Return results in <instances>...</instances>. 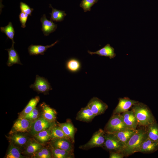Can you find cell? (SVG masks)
<instances>
[{
    "label": "cell",
    "mask_w": 158,
    "mask_h": 158,
    "mask_svg": "<svg viewBox=\"0 0 158 158\" xmlns=\"http://www.w3.org/2000/svg\"><path fill=\"white\" fill-rule=\"evenodd\" d=\"M147 137L146 126H141L136 129L135 133L125 146L122 152L125 157L139 152L142 142Z\"/></svg>",
    "instance_id": "1"
},
{
    "label": "cell",
    "mask_w": 158,
    "mask_h": 158,
    "mask_svg": "<svg viewBox=\"0 0 158 158\" xmlns=\"http://www.w3.org/2000/svg\"><path fill=\"white\" fill-rule=\"evenodd\" d=\"M131 107V110L136 118L138 126H147L156 121L150 110L145 104L139 102Z\"/></svg>",
    "instance_id": "2"
},
{
    "label": "cell",
    "mask_w": 158,
    "mask_h": 158,
    "mask_svg": "<svg viewBox=\"0 0 158 158\" xmlns=\"http://www.w3.org/2000/svg\"><path fill=\"white\" fill-rule=\"evenodd\" d=\"M129 129L124 123L121 114H113L106 125L104 130L112 133Z\"/></svg>",
    "instance_id": "3"
},
{
    "label": "cell",
    "mask_w": 158,
    "mask_h": 158,
    "mask_svg": "<svg viewBox=\"0 0 158 158\" xmlns=\"http://www.w3.org/2000/svg\"><path fill=\"white\" fill-rule=\"evenodd\" d=\"M105 132L100 128L93 134L90 140L86 143L79 147L80 149L87 150L97 147L103 148L105 141Z\"/></svg>",
    "instance_id": "4"
},
{
    "label": "cell",
    "mask_w": 158,
    "mask_h": 158,
    "mask_svg": "<svg viewBox=\"0 0 158 158\" xmlns=\"http://www.w3.org/2000/svg\"><path fill=\"white\" fill-rule=\"evenodd\" d=\"M103 148L109 152H122L124 146L113 133L105 132V141Z\"/></svg>",
    "instance_id": "5"
},
{
    "label": "cell",
    "mask_w": 158,
    "mask_h": 158,
    "mask_svg": "<svg viewBox=\"0 0 158 158\" xmlns=\"http://www.w3.org/2000/svg\"><path fill=\"white\" fill-rule=\"evenodd\" d=\"M30 87L38 93L44 94H48L49 91L52 90L47 79L38 75H36L34 83L30 85Z\"/></svg>",
    "instance_id": "6"
},
{
    "label": "cell",
    "mask_w": 158,
    "mask_h": 158,
    "mask_svg": "<svg viewBox=\"0 0 158 158\" xmlns=\"http://www.w3.org/2000/svg\"><path fill=\"white\" fill-rule=\"evenodd\" d=\"M74 143L68 138H56L51 140V147L65 150L72 152L74 151Z\"/></svg>",
    "instance_id": "7"
},
{
    "label": "cell",
    "mask_w": 158,
    "mask_h": 158,
    "mask_svg": "<svg viewBox=\"0 0 158 158\" xmlns=\"http://www.w3.org/2000/svg\"><path fill=\"white\" fill-rule=\"evenodd\" d=\"M87 105L96 116L104 113L108 107L106 103L96 97L92 98Z\"/></svg>",
    "instance_id": "8"
},
{
    "label": "cell",
    "mask_w": 158,
    "mask_h": 158,
    "mask_svg": "<svg viewBox=\"0 0 158 158\" xmlns=\"http://www.w3.org/2000/svg\"><path fill=\"white\" fill-rule=\"evenodd\" d=\"M54 125V122L48 121L43 117L39 118L32 123L31 133L35 135L41 131L50 128Z\"/></svg>",
    "instance_id": "9"
},
{
    "label": "cell",
    "mask_w": 158,
    "mask_h": 158,
    "mask_svg": "<svg viewBox=\"0 0 158 158\" xmlns=\"http://www.w3.org/2000/svg\"><path fill=\"white\" fill-rule=\"evenodd\" d=\"M139 102L127 97L119 98L118 104L114 110L113 114H121L127 111L133 105Z\"/></svg>",
    "instance_id": "10"
},
{
    "label": "cell",
    "mask_w": 158,
    "mask_h": 158,
    "mask_svg": "<svg viewBox=\"0 0 158 158\" xmlns=\"http://www.w3.org/2000/svg\"><path fill=\"white\" fill-rule=\"evenodd\" d=\"M32 124L30 120L20 118L14 124L13 129L15 132H25L31 129Z\"/></svg>",
    "instance_id": "11"
},
{
    "label": "cell",
    "mask_w": 158,
    "mask_h": 158,
    "mask_svg": "<svg viewBox=\"0 0 158 158\" xmlns=\"http://www.w3.org/2000/svg\"><path fill=\"white\" fill-rule=\"evenodd\" d=\"M123 121L128 128L136 130L138 124L136 118L132 110L121 114Z\"/></svg>",
    "instance_id": "12"
},
{
    "label": "cell",
    "mask_w": 158,
    "mask_h": 158,
    "mask_svg": "<svg viewBox=\"0 0 158 158\" xmlns=\"http://www.w3.org/2000/svg\"><path fill=\"white\" fill-rule=\"evenodd\" d=\"M96 116L87 105L81 108L77 113L75 119L80 121L88 123L91 122Z\"/></svg>",
    "instance_id": "13"
},
{
    "label": "cell",
    "mask_w": 158,
    "mask_h": 158,
    "mask_svg": "<svg viewBox=\"0 0 158 158\" xmlns=\"http://www.w3.org/2000/svg\"><path fill=\"white\" fill-rule=\"evenodd\" d=\"M158 149V142L153 141L147 137L142 142L139 152L150 153L154 152Z\"/></svg>",
    "instance_id": "14"
},
{
    "label": "cell",
    "mask_w": 158,
    "mask_h": 158,
    "mask_svg": "<svg viewBox=\"0 0 158 158\" xmlns=\"http://www.w3.org/2000/svg\"><path fill=\"white\" fill-rule=\"evenodd\" d=\"M42 23L41 30L45 36H48L50 33L55 31L57 28V25L52 21L48 20L44 14L40 19Z\"/></svg>",
    "instance_id": "15"
},
{
    "label": "cell",
    "mask_w": 158,
    "mask_h": 158,
    "mask_svg": "<svg viewBox=\"0 0 158 158\" xmlns=\"http://www.w3.org/2000/svg\"><path fill=\"white\" fill-rule=\"evenodd\" d=\"M59 126L66 135L74 143L75 135L76 129L71 121L69 119L66 122L59 123Z\"/></svg>",
    "instance_id": "16"
},
{
    "label": "cell",
    "mask_w": 158,
    "mask_h": 158,
    "mask_svg": "<svg viewBox=\"0 0 158 158\" xmlns=\"http://www.w3.org/2000/svg\"><path fill=\"white\" fill-rule=\"evenodd\" d=\"M58 42L57 40L50 45L46 46L31 44L28 48V52L30 55H43L48 48L54 46Z\"/></svg>",
    "instance_id": "17"
},
{
    "label": "cell",
    "mask_w": 158,
    "mask_h": 158,
    "mask_svg": "<svg viewBox=\"0 0 158 158\" xmlns=\"http://www.w3.org/2000/svg\"><path fill=\"white\" fill-rule=\"evenodd\" d=\"M87 52L92 55L97 54L99 56L108 57L110 59L114 58L116 56L114 48L109 44H107L103 47L95 52H92L88 50Z\"/></svg>",
    "instance_id": "18"
},
{
    "label": "cell",
    "mask_w": 158,
    "mask_h": 158,
    "mask_svg": "<svg viewBox=\"0 0 158 158\" xmlns=\"http://www.w3.org/2000/svg\"><path fill=\"white\" fill-rule=\"evenodd\" d=\"M6 50L8 51V58L6 63L8 66L10 67L16 64L23 65L18 52L14 48V44H12L10 49H6Z\"/></svg>",
    "instance_id": "19"
},
{
    "label": "cell",
    "mask_w": 158,
    "mask_h": 158,
    "mask_svg": "<svg viewBox=\"0 0 158 158\" xmlns=\"http://www.w3.org/2000/svg\"><path fill=\"white\" fill-rule=\"evenodd\" d=\"M40 106L43 117L48 121L54 123L56 118V112L55 110L44 102L41 104Z\"/></svg>",
    "instance_id": "20"
},
{
    "label": "cell",
    "mask_w": 158,
    "mask_h": 158,
    "mask_svg": "<svg viewBox=\"0 0 158 158\" xmlns=\"http://www.w3.org/2000/svg\"><path fill=\"white\" fill-rule=\"evenodd\" d=\"M136 130L128 129L119 131L112 133L121 142L124 147L129 140L134 134Z\"/></svg>",
    "instance_id": "21"
},
{
    "label": "cell",
    "mask_w": 158,
    "mask_h": 158,
    "mask_svg": "<svg viewBox=\"0 0 158 158\" xmlns=\"http://www.w3.org/2000/svg\"><path fill=\"white\" fill-rule=\"evenodd\" d=\"M51 147L52 157L54 158H73L74 157L73 152L63 149Z\"/></svg>",
    "instance_id": "22"
},
{
    "label": "cell",
    "mask_w": 158,
    "mask_h": 158,
    "mask_svg": "<svg viewBox=\"0 0 158 158\" xmlns=\"http://www.w3.org/2000/svg\"><path fill=\"white\" fill-rule=\"evenodd\" d=\"M146 127L148 137L153 141L158 142V124L157 121Z\"/></svg>",
    "instance_id": "23"
},
{
    "label": "cell",
    "mask_w": 158,
    "mask_h": 158,
    "mask_svg": "<svg viewBox=\"0 0 158 158\" xmlns=\"http://www.w3.org/2000/svg\"><path fill=\"white\" fill-rule=\"evenodd\" d=\"M28 143L25 150L27 154H34L42 148V145L35 140H31Z\"/></svg>",
    "instance_id": "24"
},
{
    "label": "cell",
    "mask_w": 158,
    "mask_h": 158,
    "mask_svg": "<svg viewBox=\"0 0 158 158\" xmlns=\"http://www.w3.org/2000/svg\"><path fill=\"white\" fill-rule=\"evenodd\" d=\"M49 7L52 9L51 12L49 13L51 15L50 20L56 22L62 21L66 15L65 11L54 8L51 4H49Z\"/></svg>",
    "instance_id": "25"
},
{
    "label": "cell",
    "mask_w": 158,
    "mask_h": 158,
    "mask_svg": "<svg viewBox=\"0 0 158 158\" xmlns=\"http://www.w3.org/2000/svg\"><path fill=\"white\" fill-rule=\"evenodd\" d=\"M66 68L71 72H76L81 68V64L79 61L75 58H71L66 62Z\"/></svg>",
    "instance_id": "26"
},
{
    "label": "cell",
    "mask_w": 158,
    "mask_h": 158,
    "mask_svg": "<svg viewBox=\"0 0 158 158\" xmlns=\"http://www.w3.org/2000/svg\"><path fill=\"white\" fill-rule=\"evenodd\" d=\"M40 100V97L38 96L32 98L22 111L21 118H23L25 115L30 112L36 108Z\"/></svg>",
    "instance_id": "27"
},
{
    "label": "cell",
    "mask_w": 158,
    "mask_h": 158,
    "mask_svg": "<svg viewBox=\"0 0 158 158\" xmlns=\"http://www.w3.org/2000/svg\"><path fill=\"white\" fill-rule=\"evenodd\" d=\"M50 129L51 131V140L59 138H68L66 135L59 125L56 126L54 124L50 128Z\"/></svg>",
    "instance_id": "28"
},
{
    "label": "cell",
    "mask_w": 158,
    "mask_h": 158,
    "mask_svg": "<svg viewBox=\"0 0 158 158\" xmlns=\"http://www.w3.org/2000/svg\"><path fill=\"white\" fill-rule=\"evenodd\" d=\"M0 30L2 32L6 34L8 38L11 40L12 44L15 43L14 40L15 31L11 22H9L7 26L4 27H1Z\"/></svg>",
    "instance_id": "29"
},
{
    "label": "cell",
    "mask_w": 158,
    "mask_h": 158,
    "mask_svg": "<svg viewBox=\"0 0 158 158\" xmlns=\"http://www.w3.org/2000/svg\"><path fill=\"white\" fill-rule=\"evenodd\" d=\"M10 139L14 144L20 146L25 145L28 141V138L26 136L20 133L13 135Z\"/></svg>",
    "instance_id": "30"
},
{
    "label": "cell",
    "mask_w": 158,
    "mask_h": 158,
    "mask_svg": "<svg viewBox=\"0 0 158 158\" xmlns=\"http://www.w3.org/2000/svg\"><path fill=\"white\" fill-rule=\"evenodd\" d=\"M51 131L49 128L41 131L34 136L39 141L44 142L51 139Z\"/></svg>",
    "instance_id": "31"
},
{
    "label": "cell",
    "mask_w": 158,
    "mask_h": 158,
    "mask_svg": "<svg viewBox=\"0 0 158 158\" xmlns=\"http://www.w3.org/2000/svg\"><path fill=\"white\" fill-rule=\"evenodd\" d=\"M19 149L16 147L11 145L6 154V158H23Z\"/></svg>",
    "instance_id": "32"
},
{
    "label": "cell",
    "mask_w": 158,
    "mask_h": 158,
    "mask_svg": "<svg viewBox=\"0 0 158 158\" xmlns=\"http://www.w3.org/2000/svg\"><path fill=\"white\" fill-rule=\"evenodd\" d=\"M98 0H82L80 4V6L82 8L84 12L90 11L91 7L97 3Z\"/></svg>",
    "instance_id": "33"
},
{
    "label": "cell",
    "mask_w": 158,
    "mask_h": 158,
    "mask_svg": "<svg viewBox=\"0 0 158 158\" xmlns=\"http://www.w3.org/2000/svg\"><path fill=\"white\" fill-rule=\"evenodd\" d=\"M20 7L21 12L26 13L29 16H32V13L34 10L33 8H31L25 3L22 2H20Z\"/></svg>",
    "instance_id": "34"
},
{
    "label": "cell",
    "mask_w": 158,
    "mask_h": 158,
    "mask_svg": "<svg viewBox=\"0 0 158 158\" xmlns=\"http://www.w3.org/2000/svg\"><path fill=\"white\" fill-rule=\"evenodd\" d=\"M28 16V14L21 12L20 14L19 17L22 28H24L26 27V23Z\"/></svg>",
    "instance_id": "35"
},
{
    "label": "cell",
    "mask_w": 158,
    "mask_h": 158,
    "mask_svg": "<svg viewBox=\"0 0 158 158\" xmlns=\"http://www.w3.org/2000/svg\"><path fill=\"white\" fill-rule=\"evenodd\" d=\"M124 157L125 155L121 152H109V158H123Z\"/></svg>",
    "instance_id": "36"
},
{
    "label": "cell",
    "mask_w": 158,
    "mask_h": 158,
    "mask_svg": "<svg viewBox=\"0 0 158 158\" xmlns=\"http://www.w3.org/2000/svg\"><path fill=\"white\" fill-rule=\"evenodd\" d=\"M44 156L45 158H51L52 157L51 151H50L47 148H42L40 150Z\"/></svg>",
    "instance_id": "37"
},
{
    "label": "cell",
    "mask_w": 158,
    "mask_h": 158,
    "mask_svg": "<svg viewBox=\"0 0 158 158\" xmlns=\"http://www.w3.org/2000/svg\"><path fill=\"white\" fill-rule=\"evenodd\" d=\"M38 115H35L30 112L26 114L23 118H25L30 120H36L38 118Z\"/></svg>",
    "instance_id": "38"
}]
</instances>
